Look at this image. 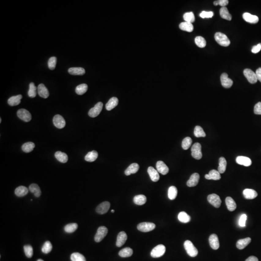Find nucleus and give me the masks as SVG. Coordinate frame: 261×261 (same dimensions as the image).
Here are the masks:
<instances>
[{"label":"nucleus","mask_w":261,"mask_h":261,"mask_svg":"<svg viewBox=\"0 0 261 261\" xmlns=\"http://www.w3.org/2000/svg\"><path fill=\"white\" fill-rule=\"evenodd\" d=\"M127 239V235L125 232L121 231L119 233L117 238L116 246L117 247L122 246Z\"/></svg>","instance_id":"obj_15"},{"label":"nucleus","mask_w":261,"mask_h":261,"mask_svg":"<svg viewBox=\"0 0 261 261\" xmlns=\"http://www.w3.org/2000/svg\"><path fill=\"white\" fill-rule=\"evenodd\" d=\"M177 195V188L175 186H171L168 189V198L170 200H174L176 198Z\"/></svg>","instance_id":"obj_41"},{"label":"nucleus","mask_w":261,"mask_h":261,"mask_svg":"<svg viewBox=\"0 0 261 261\" xmlns=\"http://www.w3.org/2000/svg\"><path fill=\"white\" fill-rule=\"evenodd\" d=\"M29 189L23 186L18 187L15 191V195L18 197H23L28 194Z\"/></svg>","instance_id":"obj_28"},{"label":"nucleus","mask_w":261,"mask_h":261,"mask_svg":"<svg viewBox=\"0 0 261 261\" xmlns=\"http://www.w3.org/2000/svg\"><path fill=\"white\" fill-rule=\"evenodd\" d=\"M2 122V119L1 118H0V123H1Z\"/></svg>","instance_id":"obj_62"},{"label":"nucleus","mask_w":261,"mask_h":261,"mask_svg":"<svg viewBox=\"0 0 261 261\" xmlns=\"http://www.w3.org/2000/svg\"><path fill=\"white\" fill-rule=\"evenodd\" d=\"M244 76L246 77L248 81L251 84L256 83L258 80L255 73L250 69H245L243 71Z\"/></svg>","instance_id":"obj_8"},{"label":"nucleus","mask_w":261,"mask_h":261,"mask_svg":"<svg viewBox=\"0 0 261 261\" xmlns=\"http://www.w3.org/2000/svg\"><path fill=\"white\" fill-rule=\"evenodd\" d=\"M227 207L230 211H233L237 208V204L235 201L231 197H227L226 199Z\"/></svg>","instance_id":"obj_30"},{"label":"nucleus","mask_w":261,"mask_h":261,"mask_svg":"<svg viewBox=\"0 0 261 261\" xmlns=\"http://www.w3.org/2000/svg\"><path fill=\"white\" fill-rule=\"evenodd\" d=\"M252 239L250 237H247L244 239H239L237 242V247L239 250H243L245 247H246L248 244L251 243Z\"/></svg>","instance_id":"obj_24"},{"label":"nucleus","mask_w":261,"mask_h":261,"mask_svg":"<svg viewBox=\"0 0 261 261\" xmlns=\"http://www.w3.org/2000/svg\"><path fill=\"white\" fill-rule=\"evenodd\" d=\"M98 156V152L96 151H93L87 153L85 157V160L89 162H93L96 160Z\"/></svg>","instance_id":"obj_37"},{"label":"nucleus","mask_w":261,"mask_h":261,"mask_svg":"<svg viewBox=\"0 0 261 261\" xmlns=\"http://www.w3.org/2000/svg\"><path fill=\"white\" fill-rule=\"evenodd\" d=\"M110 207V204L109 202L105 201L96 207V211L98 214H104L107 213Z\"/></svg>","instance_id":"obj_13"},{"label":"nucleus","mask_w":261,"mask_h":261,"mask_svg":"<svg viewBox=\"0 0 261 261\" xmlns=\"http://www.w3.org/2000/svg\"><path fill=\"white\" fill-rule=\"evenodd\" d=\"M88 89V86L86 84H82L77 86L76 88V92L77 95H81L86 93Z\"/></svg>","instance_id":"obj_42"},{"label":"nucleus","mask_w":261,"mask_h":261,"mask_svg":"<svg viewBox=\"0 0 261 261\" xmlns=\"http://www.w3.org/2000/svg\"><path fill=\"white\" fill-rule=\"evenodd\" d=\"M156 168L157 171L163 175H166L169 172V168L165 162L161 161L157 162L156 163Z\"/></svg>","instance_id":"obj_16"},{"label":"nucleus","mask_w":261,"mask_h":261,"mask_svg":"<svg viewBox=\"0 0 261 261\" xmlns=\"http://www.w3.org/2000/svg\"><path fill=\"white\" fill-rule=\"evenodd\" d=\"M261 50V44H258L256 46L253 47L252 48V51L253 53H257Z\"/></svg>","instance_id":"obj_57"},{"label":"nucleus","mask_w":261,"mask_h":261,"mask_svg":"<svg viewBox=\"0 0 261 261\" xmlns=\"http://www.w3.org/2000/svg\"><path fill=\"white\" fill-rule=\"evenodd\" d=\"M53 122L54 126L59 129H62L65 126V121L61 115H55L53 117Z\"/></svg>","instance_id":"obj_11"},{"label":"nucleus","mask_w":261,"mask_h":261,"mask_svg":"<svg viewBox=\"0 0 261 261\" xmlns=\"http://www.w3.org/2000/svg\"><path fill=\"white\" fill-rule=\"evenodd\" d=\"M207 200L211 205L216 208L220 207L222 203V201L219 196L215 193L209 195L207 196Z\"/></svg>","instance_id":"obj_7"},{"label":"nucleus","mask_w":261,"mask_h":261,"mask_svg":"<svg viewBox=\"0 0 261 261\" xmlns=\"http://www.w3.org/2000/svg\"><path fill=\"white\" fill-rule=\"evenodd\" d=\"M71 260L72 261H86L85 257L78 252L72 253L71 255Z\"/></svg>","instance_id":"obj_47"},{"label":"nucleus","mask_w":261,"mask_h":261,"mask_svg":"<svg viewBox=\"0 0 261 261\" xmlns=\"http://www.w3.org/2000/svg\"><path fill=\"white\" fill-rule=\"evenodd\" d=\"M192 156L196 160H200L202 157L201 151V145L199 143H196L193 144L192 148Z\"/></svg>","instance_id":"obj_4"},{"label":"nucleus","mask_w":261,"mask_h":261,"mask_svg":"<svg viewBox=\"0 0 261 261\" xmlns=\"http://www.w3.org/2000/svg\"><path fill=\"white\" fill-rule=\"evenodd\" d=\"M133 253V251L130 248L127 247L123 248L119 252V255L121 257H129L131 256Z\"/></svg>","instance_id":"obj_38"},{"label":"nucleus","mask_w":261,"mask_h":261,"mask_svg":"<svg viewBox=\"0 0 261 261\" xmlns=\"http://www.w3.org/2000/svg\"><path fill=\"white\" fill-rule=\"evenodd\" d=\"M37 261H43V260H42V259H38V260H37Z\"/></svg>","instance_id":"obj_60"},{"label":"nucleus","mask_w":261,"mask_h":261,"mask_svg":"<svg viewBox=\"0 0 261 261\" xmlns=\"http://www.w3.org/2000/svg\"><path fill=\"white\" fill-rule=\"evenodd\" d=\"M17 115L21 120L25 122H29L32 119L31 114L26 109H19L17 112Z\"/></svg>","instance_id":"obj_10"},{"label":"nucleus","mask_w":261,"mask_h":261,"mask_svg":"<svg viewBox=\"0 0 261 261\" xmlns=\"http://www.w3.org/2000/svg\"><path fill=\"white\" fill-rule=\"evenodd\" d=\"M139 169V166L137 163H132L126 169L125 171V174L126 176H129L132 174H135L138 171Z\"/></svg>","instance_id":"obj_27"},{"label":"nucleus","mask_w":261,"mask_h":261,"mask_svg":"<svg viewBox=\"0 0 261 261\" xmlns=\"http://www.w3.org/2000/svg\"><path fill=\"white\" fill-rule=\"evenodd\" d=\"M55 157L58 161L62 163H65L68 161V156L66 153L58 151L55 154Z\"/></svg>","instance_id":"obj_31"},{"label":"nucleus","mask_w":261,"mask_h":261,"mask_svg":"<svg viewBox=\"0 0 261 261\" xmlns=\"http://www.w3.org/2000/svg\"><path fill=\"white\" fill-rule=\"evenodd\" d=\"M52 250V245L50 242L49 241L45 242L43 247L42 248V252L45 254L50 253Z\"/></svg>","instance_id":"obj_49"},{"label":"nucleus","mask_w":261,"mask_h":261,"mask_svg":"<svg viewBox=\"0 0 261 261\" xmlns=\"http://www.w3.org/2000/svg\"><path fill=\"white\" fill-rule=\"evenodd\" d=\"M183 19L184 21L186 22H190L192 23L195 22V17L194 14L192 12H187L185 13L183 15Z\"/></svg>","instance_id":"obj_46"},{"label":"nucleus","mask_w":261,"mask_h":261,"mask_svg":"<svg viewBox=\"0 0 261 261\" xmlns=\"http://www.w3.org/2000/svg\"><path fill=\"white\" fill-rule=\"evenodd\" d=\"M247 218V216L246 214H242L239 220V225L240 226L242 227H245Z\"/></svg>","instance_id":"obj_54"},{"label":"nucleus","mask_w":261,"mask_h":261,"mask_svg":"<svg viewBox=\"0 0 261 261\" xmlns=\"http://www.w3.org/2000/svg\"><path fill=\"white\" fill-rule=\"evenodd\" d=\"M255 74L258 80L260 81L261 82V68H259L257 69Z\"/></svg>","instance_id":"obj_58"},{"label":"nucleus","mask_w":261,"mask_h":261,"mask_svg":"<svg viewBox=\"0 0 261 261\" xmlns=\"http://www.w3.org/2000/svg\"><path fill=\"white\" fill-rule=\"evenodd\" d=\"M119 103V100L117 97H112L108 101L106 105V108L108 111L111 110L112 109L115 108Z\"/></svg>","instance_id":"obj_26"},{"label":"nucleus","mask_w":261,"mask_h":261,"mask_svg":"<svg viewBox=\"0 0 261 261\" xmlns=\"http://www.w3.org/2000/svg\"><path fill=\"white\" fill-rule=\"evenodd\" d=\"M179 27L181 30L188 32H192L193 31V28H194L192 23L186 22V21L181 22L180 24Z\"/></svg>","instance_id":"obj_32"},{"label":"nucleus","mask_w":261,"mask_h":261,"mask_svg":"<svg viewBox=\"0 0 261 261\" xmlns=\"http://www.w3.org/2000/svg\"><path fill=\"white\" fill-rule=\"evenodd\" d=\"M244 197L247 199H253L258 196L257 192L255 190L251 189H246L243 192Z\"/></svg>","instance_id":"obj_23"},{"label":"nucleus","mask_w":261,"mask_h":261,"mask_svg":"<svg viewBox=\"0 0 261 261\" xmlns=\"http://www.w3.org/2000/svg\"><path fill=\"white\" fill-rule=\"evenodd\" d=\"M215 40L222 46L228 47L230 44V41L228 37L224 33L218 32L214 36Z\"/></svg>","instance_id":"obj_1"},{"label":"nucleus","mask_w":261,"mask_h":261,"mask_svg":"<svg viewBox=\"0 0 261 261\" xmlns=\"http://www.w3.org/2000/svg\"><path fill=\"white\" fill-rule=\"evenodd\" d=\"M243 18L246 22L248 23L255 24L259 21V17L255 15H252L250 13H244L243 14Z\"/></svg>","instance_id":"obj_18"},{"label":"nucleus","mask_w":261,"mask_h":261,"mask_svg":"<svg viewBox=\"0 0 261 261\" xmlns=\"http://www.w3.org/2000/svg\"><path fill=\"white\" fill-rule=\"evenodd\" d=\"M194 135L196 137H204L206 136V133L201 127L196 126L194 130Z\"/></svg>","instance_id":"obj_44"},{"label":"nucleus","mask_w":261,"mask_h":261,"mask_svg":"<svg viewBox=\"0 0 261 261\" xmlns=\"http://www.w3.org/2000/svg\"><path fill=\"white\" fill-rule=\"evenodd\" d=\"M220 14L222 19L228 20V21H231L232 17L226 7H222L220 10Z\"/></svg>","instance_id":"obj_33"},{"label":"nucleus","mask_w":261,"mask_h":261,"mask_svg":"<svg viewBox=\"0 0 261 261\" xmlns=\"http://www.w3.org/2000/svg\"><path fill=\"white\" fill-rule=\"evenodd\" d=\"M29 191L33 193L35 196L39 197L41 195V191L38 185L36 184H32L29 186Z\"/></svg>","instance_id":"obj_34"},{"label":"nucleus","mask_w":261,"mask_h":261,"mask_svg":"<svg viewBox=\"0 0 261 261\" xmlns=\"http://www.w3.org/2000/svg\"><path fill=\"white\" fill-rule=\"evenodd\" d=\"M57 63V58L55 57H52L50 58L48 60V66L49 69L51 70H54L56 67Z\"/></svg>","instance_id":"obj_52"},{"label":"nucleus","mask_w":261,"mask_h":261,"mask_svg":"<svg viewBox=\"0 0 261 261\" xmlns=\"http://www.w3.org/2000/svg\"><path fill=\"white\" fill-rule=\"evenodd\" d=\"M254 113L257 115H261V102H258L254 106Z\"/></svg>","instance_id":"obj_56"},{"label":"nucleus","mask_w":261,"mask_h":261,"mask_svg":"<svg viewBox=\"0 0 261 261\" xmlns=\"http://www.w3.org/2000/svg\"><path fill=\"white\" fill-rule=\"evenodd\" d=\"M22 98V96L21 95L11 97L8 100V104L12 106H17L21 103V99Z\"/></svg>","instance_id":"obj_29"},{"label":"nucleus","mask_w":261,"mask_h":261,"mask_svg":"<svg viewBox=\"0 0 261 261\" xmlns=\"http://www.w3.org/2000/svg\"><path fill=\"white\" fill-rule=\"evenodd\" d=\"M199 179H200V176L199 174L197 173H194L191 176L190 179L188 181L187 185L190 187L196 186L198 184Z\"/></svg>","instance_id":"obj_17"},{"label":"nucleus","mask_w":261,"mask_h":261,"mask_svg":"<svg viewBox=\"0 0 261 261\" xmlns=\"http://www.w3.org/2000/svg\"><path fill=\"white\" fill-rule=\"evenodd\" d=\"M184 248L186 251L187 253L190 256L195 257L198 254V250L195 247L191 241H185L184 243Z\"/></svg>","instance_id":"obj_2"},{"label":"nucleus","mask_w":261,"mask_h":261,"mask_svg":"<svg viewBox=\"0 0 261 261\" xmlns=\"http://www.w3.org/2000/svg\"><path fill=\"white\" fill-rule=\"evenodd\" d=\"M178 219L181 222L186 223L191 221V217L185 212L182 211L178 214Z\"/></svg>","instance_id":"obj_39"},{"label":"nucleus","mask_w":261,"mask_h":261,"mask_svg":"<svg viewBox=\"0 0 261 261\" xmlns=\"http://www.w3.org/2000/svg\"><path fill=\"white\" fill-rule=\"evenodd\" d=\"M35 147V144L31 142L25 143L22 146V150L26 153H29L33 151Z\"/></svg>","instance_id":"obj_40"},{"label":"nucleus","mask_w":261,"mask_h":261,"mask_svg":"<svg viewBox=\"0 0 261 261\" xmlns=\"http://www.w3.org/2000/svg\"><path fill=\"white\" fill-rule=\"evenodd\" d=\"M209 242L211 248L213 250H218L220 247L218 237L216 234H212L209 237Z\"/></svg>","instance_id":"obj_14"},{"label":"nucleus","mask_w":261,"mask_h":261,"mask_svg":"<svg viewBox=\"0 0 261 261\" xmlns=\"http://www.w3.org/2000/svg\"><path fill=\"white\" fill-rule=\"evenodd\" d=\"M37 88L33 82L30 83L29 85V90L28 91V95L31 98H35L36 96Z\"/></svg>","instance_id":"obj_45"},{"label":"nucleus","mask_w":261,"mask_h":261,"mask_svg":"<svg viewBox=\"0 0 261 261\" xmlns=\"http://www.w3.org/2000/svg\"><path fill=\"white\" fill-rule=\"evenodd\" d=\"M78 225L76 223H69L65 226V231L67 233H72L76 231L77 229Z\"/></svg>","instance_id":"obj_43"},{"label":"nucleus","mask_w":261,"mask_h":261,"mask_svg":"<svg viewBox=\"0 0 261 261\" xmlns=\"http://www.w3.org/2000/svg\"><path fill=\"white\" fill-rule=\"evenodd\" d=\"M221 81L222 86L225 88H230L233 84L232 80L228 77V74L226 73H224L221 75Z\"/></svg>","instance_id":"obj_12"},{"label":"nucleus","mask_w":261,"mask_h":261,"mask_svg":"<svg viewBox=\"0 0 261 261\" xmlns=\"http://www.w3.org/2000/svg\"><path fill=\"white\" fill-rule=\"evenodd\" d=\"M111 212H112V213H114V212H115V211H114V210H112Z\"/></svg>","instance_id":"obj_61"},{"label":"nucleus","mask_w":261,"mask_h":261,"mask_svg":"<svg viewBox=\"0 0 261 261\" xmlns=\"http://www.w3.org/2000/svg\"><path fill=\"white\" fill-rule=\"evenodd\" d=\"M227 162L224 157H221L219 159V165H218V171L220 174H223L226 171V169Z\"/></svg>","instance_id":"obj_36"},{"label":"nucleus","mask_w":261,"mask_h":261,"mask_svg":"<svg viewBox=\"0 0 261 261\" xmlns=\"http://www.w3.org/2000/svg\"><path fill=\"white\" fill-rule=\"evenodd\" d=\"M166 247L164 245L162 244L158 245L153 248L151 252V256L155 258L160 257L163 255V254L166 252Z\"/></svg>","instance_id":"obj_3"},{"label":"nucleus","mask_w":261,"mask_h":261,"mask_svg":"<svg viewBox=\"0 0 261 261\" xmlns=\"http://www.w3.org/2000/svg\"><path fill=\"white\" fill-rule=\"evenodd\" d=\"M69 74L75 76H82L85 74V70L82 67H71L68 70Z\"/></svg>","instance_id":"obj_25"},{"label":"nucleus","mask_w":261,"mask_h":261,"mask_svg":"<svg viewBox=\"0 0 261 261\" xmlns=\"http://www.w3.org/2000/svg\"><path fill=\"white\" fill-rule=\"evenodd\" d=\"M24 251L25 254L27 257L31 258L33 255V248L31 245L24 246Z\"/></svg>","instance_id":"obj_51"},{"label":"nucleus","mask_w":261,"mask_h":261,"mask_svg":"<svg viewBox=\"0 0 261 261\" xmlns=\"http://www.w3.org/2000/svg\"><path fill=\"white\" fill-rule=\"evenodd\" d=\"M236 162L238 164L245 166H249L252 165V162L251 159L247 157L238 156L236 158Z\"/></svg>","instance_id":"obj_22"},{"label":"nucleus","mask_w":261,"mask_h":261,"mask_svg":"<svg viewBox=\"0 0 261 261\" xmlns=\"http://www.w3.org/2000/svg\"><path fill=\"white\" fill-rule=\"evenodd\" d=\"M229 4V1L228 0H219V1H217L214 2V6H217L218 5H220L222 7H226V6L228 5Z\"/></svg>","instance_id":"obj_55"},{"label":"nucleus","mask_w":261,"mask_h":261,"mask_svg":"<svg viewBox=\"0 0 261 261\" xmlns=\"http://www.w3.org/2000/svg\"><path fill=\"white\" fill-rule=\"evenodd\" d=\"M245 261H259L256 257L251 256L246 259Z\"/></svg>","instance_id":"obj_59"},{"label":"nucleus","mask_w":261,"mask_h":261,"mask_svg":"<svg viewBox=\"0 0 261 261\" xmlns=\"http://www.w3.org/2000/svg\"><path fill=\"white\" fill-rule=\"evenodd\" d=\"M38 93L40 96L43 98H47L50 95L48 90L43 84H39L37 88Z\"/></svg>","instance_id":"obj_20"},{"label":"nucleus","mask_w":261,"mask_h":261,"mask_svg":"<svg viewBox=\"0 0 261 261\" xmlns=\"http://www.w3.org/2000/svg\"><path fill=\"white\" fill-rule=\"evenodd\" d=\"M108 233V229L105 226H101L98 228L95 237V240L96 242H100L105 238Z\"/></svg>","instance_id":"obj_6"},{"label":"nucleus","mask_w":261,"mask_h":261,"mask_svg":"<svg viewBox=\"0 0 261 261\" xmlns=\"http://www.w3.org/2000/svg\"><path fill=\"white\" fill-rule=\"evenodd\" d=\"M155 224L151 222H142L137 226V229L142 232H148L155 228Z\"/></svg>","instance_id":"obj_5"},{"label":"nucleus","mask_w":261,"mask_h":261,"mask_svg":"<svg viewBox=\"0 0 261 261\" xmlns=\"http://www.w3.org/2000/svg\"><path fill=\"white\" fill-rule=\"evenodd\" d=\"M147 173L150 176L151 181L153 182H157L160 179V176L157 170L153 168V167L150 166L147 169Z\"/></svg>","instance_id":"obj_19"},{"label":"nucleus","mask_w":261,"mask_h":261,"mask_svg":"<svg viewBox=\"0 0 261 261\" xmlns=\"http://www.w3.org/2000/svg\"><path fill=\"white\" fill-rule=\"evenodd\" d=\"M195 43L196 45L200 47V48H203L206 47L207 42H206V40L205 38L202 37V36H197L195 38Z\"/></svg>","instance_id":"obj_48"},{"label":"nucleus","mask_w":261,"mask_h":261,"mask_svg":"<svg viewBox=\"0 0 261 261\" xmlns=\"http://www.w3.org/2000/svg\"><path fill=\"white\" fill-rule=\"evenodd\" d=\"M205 178L208 180H214V181H218L221 178V175L218 171L216 170H212L209 172L208 174L205 175Z\"/></svg>","instance_id":"obj_21"},{"label":"nucleus","mask_w":261,"mask_h":261,"mask_svg":"<svg viewBox=\"0 0 261 261\" xmlns=\"http://www.w3.org/2000/svg\"><path fill=\"white\" fill-rule=\"evenodd\" d=\"M103 107V104L102 102H98L96 104L95 106L91 108L88 113L89 116L91 117H96L100 114L102 110Z\"/></svg>","instance_id":"obj_9"},{"label":"nucleus","mask_w":261,"mask_h":261,"mask_svg":"<svg viewBox=\"0 0 261 261\" xmlns=\"http://www.w3.org/2000/svg\"><path fill=\"white\" fill-rule=\"evenodd\" d=\"M146 202L147 197L144 195L136 196L133 198V202L135 203V204L136 205L141 206V205H144Z\"/></svg>","instance_id":"obj_35"},{"label":"nucleus","mask_w":261,"mask_h":261,"mask_svg":"<svg viewBox=\"0 0 261 261\" xmlns=\"http://www.w3.org/2000/svg\"><path fill=\"white\" fill-rule=\"evenodd\" d=\"M213 15H214V13L212 11L207 12L203 11L200 14V17L203 19L211 18L213 16Z\"/></svg>","instance_id":"obj_53"},{"label":"nucleus","mask_w":261,"mask_h":261,"mask_svg":"<svg viewBox=\"0 0 261 261\" xmlns=\"http://www.w3.org/2000/svg\"><path fill=\"white\" fill-rule=\"evenodd\" d=\"M192 144V139H191V137H185L182 142V147L183 150H187L191 147Z\"/></svg>","instance_id":"obj_50"}]
</instances>
